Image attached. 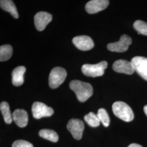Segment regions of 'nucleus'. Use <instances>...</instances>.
<instances>
[{
    "instance_id": "nucleus-3",
    "label": "nucleus",
    "mask_w": 147,
    "mask_h": 147,
    "mask_svg": "<svg viewBox=\"0 0 147 147\" xmlns=\"http://www.w3.org/2000/svg\"><path fill=\"white\" fill-rule=\"evenodd\" d=\"M107 65L106 61H102L96 64H86L82 65L81 70L85 75L95 78L104 75V70L107 68Z\"/></svg>"
},
{
    "instance_id": "nucleus-2",
    "label": "nucleus",
    "mask_w": 147,
    "mask_h": 147,
    "mask_svg": "<svg viewBox=\"0 0 147 147\" xmlns=\"http://www.w3.org/2000/svg\"><path fill=\"white\" fill-rule=\"evenodd\" d=\"M112 111L116 117L123 121L129 122L134 119V114L131 107L124 102H114L112 105Z\"/></svg>"
},
{
    "instance_id": "nucleus-5",
    "label": "nucleus",
    "mask_w": 147,
    "mask_h": 147,
    "mask_svg": "<svg viewBox=\"0 0 147 147\" xmlns=\"http://www.w3.org/2000/svg\"><path fill=\"white\" fill-rule=\"evenodd\" d=\"M32 115L34 118L39 119L42 117L52 116L54 111L50 107L40 102H34L32 107Z\"/></svg>"
},
{
    "instance_id": "nucleus-24",
    "label": "nucleus",
    "mask_w": 147,
    "mask_h": 147,
    "mask_svg": "<svg viewBox=\"0 0 147 147\" xmlns=\"http://www.w3.org/2000/svg\"><path fill=\"white\" fill-rule=\"evenodd\" d=\"M143 110H144V112L145 114L146 115V116H147V105H146V106L144 107Z\"/></svg>"
},
{
    "instance_id": "nucleus-6",
    "label": "nucleus",
    "mask_w": 147,
    "mask_h": 147,
    "mask_svg": "<svg viewBox=\"0 0 147 147\" xmlns=\"http://www.w3.org/2000/svg\"><path fill=\"white\" fill-rule=\"evenodd\" d=\"M131 43V38L127 35L124 34L121 36L118 42L110 43L107 45V47L109 50L112 52L124 53L127 50Z\"/></svg>"
},
{
    "instance_id": "nucleus-12",
    "label": "nucleus",
    "mask_w": 147,
    "mask_h": 147,
    "mask_svg": "<svg viewBox=\"0 0 147 147\" xmlns=\"http://www.w3.org/2000/svg\"><path fill=\"white\" fill-rule=\"evenodd\" d=\"M113 69L117 73L131 75L134 73L135 69L131 62L124 59H119L113 64Z\"/></svg>"
},
{
    "instance_id": "nucleus-21",
    "label": "nucleus",
    "mask_w": 147,
    "mask_h": 147,
    "mask_svg": "<svg viewBox=\"0 0 147 147\" xmlns=\"http://www.w3.org/2000/svg\"><path fill=\"white\" fill-rule=\"evenodd\" d=\"M134 27L139 34L147 36V23L141 20H137L134 24Z\"/></svg>"
},
{
    "instance_id": "nucleus-14",
    "label": "nucleus",
    "mask_w": 147,
    "mask_h": 147,
    "mask_svg": "<svg viewBox=\"0 0 147 147\" xmlns=\"http://www.w3.org/2000/svg\"><path fill=\"white\" fill-rule=\"evenodd\" d=\"M26 71V68L19 66L14 69L12 73V84L15 86H20L24 82V75Z\"/></svg>"
},
{
    "instance_id": "nucleus-15",
    "label": "nucleus",
    "mask_w": 147,
    "mask_h": 147,
    "mask_svg": "<svg viewBox=\"0 0 147 147\" xmlns=\"http://www.w3.org/2000/svg\"><path fill=\"white\" fill-rule=\"evenodd\" d=\"M0 5L2 9L9 12L14 18L18 19L19 14L14 2L11 0H1Z\"/></svg>"
},
{
    "instance_id": "nucleus-7",
    "label": "nucleus",
    "mask_w": 147,
    "mask_h": 147,
    "mask_svg": "<svg viewBox=\"0 0 147 147\" xmlns=\"http://www.w3.org/2000/svg\"><path fill=\"white\" fill-rule=\"evenodd\" d=\"M67 127L75 139H81L84 129L82 121L78 119H71L69 121Z\"/></svg>"
},
{
    "instance_id": "nucleus-23",
    "label": "nucleus",
    "mask_w": 147,
    "mask_h": 147,
    "mask_svg": "<svg viewBox=\"0 0 147 147\" xmlns=\"http://www.w3.org/2000/svg\"><path fill=\"white\" fill-rule=\"evenodd\" d=\"M127 147H143L142 146L137 144V143H132L131 144H130Z\"/></svg>"
},
{
    "instance_id": "nucleus-13",
    "label": "nucleus",
    "mask_w": 147,
    "mask_h": 147,
    "mask_svg": "<svg viewBox=\"0 0 147 147\" xmlns=\"http://www.w3.org/2000/svg\"><path fill=\"white\" fill-rule=\"evenodd\" d=\"M13 121L20 127L26 126L28 121V116L26 111L22 109H17L12 114Z\"/></svg>"
},
{
    "instance_id": "nucleus-20",
    "label": "nucleus",
    "mask_w": 147,
    "mask_h": 147,
    "mask_svg": "<svg viewBox=\"0 0 147 147\" xmlns=\"http://www.w3.org/2000/svg\"><path fill=\"white\" fill-rule=\"evenodd\" d=\"M96 115L98 116L100 122L102 123L104 126L105 127H108L109 126L110 123V119L106 110L102 108L100 109L98 111V113Z\"/></svg>"
},
{
    "instance_id": "nucleus-11",
    "label": "nucleus",
    "mask_w": 147,
    "mask_h": 147,
    "mask_svg": "<svg viewBox=\"0 0 147 147\" xmlns=\"http://www.w3.org/2000/svg\"><path fill=\"white\" fill-rule=\"evenodd\" d=\"M109 5L108 0H92L85 5V9L89 14H95L104 10Z\"/></svg>"
},
{
    "instance_id": "nucleus-17",
    "label": "nucleus",
    "mask_w": 147,
    "mask_h": 147,
    "mask_svg": "<svg viewBox=\"0 0 147 147\" xmlns=\"http://www.w3.org/2000/svg\"><path fill=\"white\" fill-rule=\"evenodd\" d=\"M39 135L44 139L53 142L58 141V136L56 132L50 129H42L39 132Z\"/></svg>"
},
{
    "instance_id": "nucleus-16",
    "label": "nucleus",
    "mask_w": 147,
    "mask_h": 147,
    "mask_svg": "<svg viewBox=\"0 0 147 147\" xmlns=\"http://www.w3.org/2000/svg\"><path fill=\"white\" fill-rule=\"evenodd\" d=\"M0 110L5 123L8 124H11L13 121V117L9 104L7 102H2L0 104Z\"/></svg>"
},
{
    "instance_id": "nucleus-10",
    "label": "nucleus",
    "mask_w": 147,
    "mask_h": 147,
    "mask_svg": "<svg viewBox=\"0 0 147 147\" xmlns=\"http://www.w3.org/2000/svg\"><path fill=\"white\" fill-rule=\"evenodd\" d=\"M52 16L45 11H40L37 13L34 16V25L37 30L39 31H43L46 26L52 20Z\"/></svg>"
},
{
    "instance_id": "nucleus-1",
    "label": "nucleus",
    "mask_w": 147,
    "mask_h": 147,
    "mask_svg": "<svg viewBox=\"0 0 147 147\" xmlns=\"http://www.w3.org/2000/svg\"><path fill=\"white\" fill-rule=\"evenodd\" d=\"M69 87L74 92L79 101L82 102L88 100L93 93L91 84L79 80L71 81Z\"/></svg>"
},
{
    "instance_id": "nucleus-19",
    "label": "nucleus",
    "mask_w": 147,
    "mask_h": 147,
    "mask_svg": "<svg viewBox=\"0 0 147 147\" xmlns=\"http://www.w3.org/2000/svg\"><path fill=\"white\" fill-rule=\"evenodd\" d=\"M84 121L92 127H97L99 126L100 121L98 117L93 112H89L87 115H85L84 117Z\"/></svg>"
},
{
    "instance_id": "nucleus-8",
    "label": "nucleus",
    "mask_w": 147,
    "mask_h": 147,
    "mask_svg": "<svg viewBox=\"0 0 147 147\" xmlns=\"http://www.w3.org/2000/svg\"><path fill=\"white\" fill-rule=\"evenodd\" d=\"M131 62L134 66L135 71L147 81V58L136 56L132 59Z\"/></svg>"
},
{
    "instance_id": "nucleus-4",
    "label": "nucleus",
    "mask_w": 147,
    "mask_h": 147,
    "mask_svg": "<svg viewBox=\"0 0 147 147\" xmlns=\"http://www.w3.org/2000/svg\"><path fill=\"white\" fill-rule=\"evenodd\" d=\"M67 75V71L63 68L58 67L53 68L49 75V84L50 87L53 89L58 88L64 82Z\"/></svg>"
},
{
    "instance_id": "nucleus-18",
    "label": "nucleus",
    "mask_w": 147,
    "mask_h": 147,
    "mask_svg": "<svg viewBox=\"0 0 147 147\" xmlns=\"http://www.w3.org/2000/svg\"><path fill=\"white\" fill-rule=\"evenodd\" d=\"M13 54V48L10 45H3L0 47V61H6L11 58Z\"/></svg>"
},
{
    "instance_id": "nucleus-22",
    "label": "nucleus",
    "mask_w": 147,
    "mask_h": 147,
    "mask_svg": "<svg viewBox=\"0 0 147 147\" xmlns=\"http://www.w3.org/2000/svg\"><path fill=\"white\" fill-rule=\"evenodd\" d=\"M12 147H33L31 143L25 140H17L13 142Z\"/></svg>"
},
{
    "instance_id": "nucleus-9",
    "label": "nucleus",
    "mask_w": 147,
    "mask_h": 147,
    "mask_svg": "<svg viewBox=\"0 0 147 147\" xmlns=\"http://www.w3.org/2000/svg\"><path fill=\"white\" fill-rule=\"evenodd\" d=\"M72 42L75 46L81 51L90 50L94 47L92 39L87 36H79L74 37Z\"/></svg>"
}]
</instances>
